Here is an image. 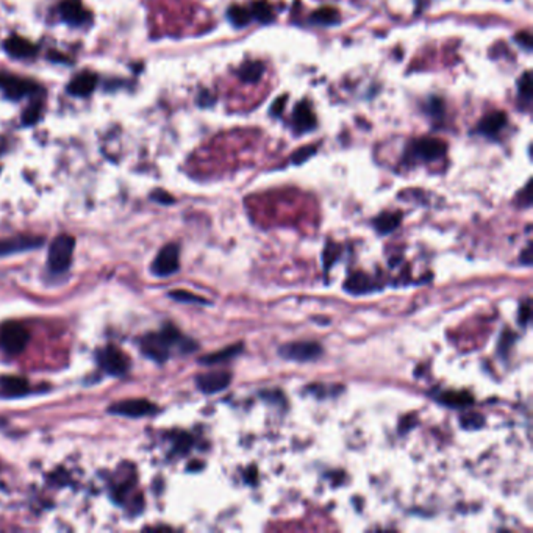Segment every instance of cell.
I'll return each instance as SVG.
<instances>
[{"instance_id": "obj_39", "label": "cell", "mask_w": 533, "mask_h": 533, "mask_svg": "<svg viewBox=\"0 0 533 533\" xmlns=\"http://www.w3.org/2000/svg\"><path fill=\"white\" fill-rule=\"evenodd\" d=\"M532 258H533L532 257V244H529L525 248V250L523 252V254L519 255V261L523 263V265H525V266H530L532 265Z\"/></svg>"}, {"instance_id": "obj_36", "label": "cell", "mask_w": 533, "mask_h": 533, "mask_svg": "<svg viewBox=\"0 0 533 533\" xmlns=\"http://www.w3.org/2000/svg\"><path fill=\"white\" fill-rule=\"evenodd\" d=\"M198 102H199V105H202V106L213 105V104H215V95H213L210 91H202V93L199 94Z\"/></svg>"}, {"instance_id": "obj_21", "label": "cell", "mask_w": 533, "mask_h": 533, "mask_svg": "<svg viewBox=\"0 0 533 533\" xmlns=\"http://www.w3.org/2000/svg\"><path fill=\"white\" fill-rule=\"evenodd\" d=\"M402 213L401 211H385L374 220V228L380 235H390L401 226Z\"/></svg>"}, {"instance_id": "obj_6", "label": "cell", "mask_w": 533, "mask_h": 533, "mask_svg": "<svg viewBox=\"0 0 533 533\" xmlns=\"http://www.w3.org/2000/svg\"><path fill=\"white\" fill-rule=\"evenodd\" d=\"M30 335L27 329L19 322H7L0 330V343L2 347L11 355L21 353L29 343Z\"/></svg>"}, {"instance_id": "obj_22", "label": "cell", "mask_w": 533, "mask_h": 533, "mask_svg": "<svg viewBox=\"0 0 533 533\" xmlns=\"http://www.w3.org/2000/svg\"><path fill=\"white\" fill-rule=\"evenodd\" d=\"M265 69L261 61H246L238 69V77L246 83H257L265 74Z\"/></svg>"}, {"instance_id": "obj_19", "label": "cell", "mask_w": 533, "mask_h": 533, "mask_svg": "<svg viewBox=\"0 0 533 533\" xmlns=\"http://www.w3.org/2000/svg\"><path fill=\"white\" fill-rule=\"evenodd\" d=\"M243 344L238 343V344H232L228 347H224V349L217 351V352H213V353H209V355L202 357L199 363L200 364H205V366H211V364H220V363H226L228 360H233L235 357H238L241 352H243Z\"/></svg>"}, {"instance_id": "obj_11", "label": "cell", "mask_w": 533, "mask_h": 533, "mask_svg": "<svg viewBox=\"0 0 533 533\" xmlns=\"http://www.w3.org/2000/svg\"><path fill=\"white\" fill-rule=\"evenodd\" d=\"M230 381H232V374L227 371H210L205 374L198 375L196 379V385L198 388L204 392V394H216L228 388Z\"/></svg>"}, {"instance_id": "obj_25", "label": "cell", "mask_w": 533, "mask_h": 533, "mask_svg": "<svg viewBox=\"0 0 533 533\" xmlns=\"http://www.w3.org/2000/svg\"><path fill=\"white\" fill-rule=\"evenodd\" d=\"M533 97V85H532V77L530 72H525V74L519 78L518 82V102L519 106L523 108H529V105L532 102Z\"/></svg>"}, {"instance_id": "obj_33", "label": "cell", "mask_w": 533, "mask_h": 533, "mask_svg": "<svg viewBox=\"0 0 533 533\" xmlns=\"http://www.w3.org/2000/svg\"><path fill=\"white\" fill-rule=\"evenodd\" d=\"M518 321L521 325H523V327H525V325L529 324V321H530V300L529 299L524 300L523 305L519 307Z\"/></svg>"}, {"instance_id": "obj_3", "label": "cell", "mask_w": 533, "mask_h": 533, "mask_svg": "<svg viewBox=\"0 0 533 533\" xmlns=\"http://www.w3.org/2000/svg\"><path fill=\"white\" fill-rule=\"evenodd\" d=\"M322 353V346L316 341H296V343H288L279 349V355L283 360L297 363L316 362Z\"/></svg>"}, {"instance_id": "obj_40", "label": "cell", "mask_w": 533, "mask_h": 533, "mask_svg": "<svg viewBox=\"0 0 533 533\" xmlns=\"http://www.w3.org/2000/svg\"><path fill=\"white\" fill-rule=\"evenodd\" d=\"M519 199H521V206H530L532 204V194H530V183H527V187L524 189L523 196L519 194Z\"/></svg>"}, {"instance_id": "obj_10", "label": "cell", "mask_w": 533, "mask_h": 533, "mask_svg": "<svg viewBox=\"0 0 533 533\" xmlns=\"http://www.w3.org/2000/svg\"><path fill=\"white\" fill-rule=\"evenodd\" d=\"M60 14L66 24L82 27L91 22V13L85 8L82 0H61Z\"/></svg>"}, {"instance_id": "obj_30", "label": "cell", "mask_w": 533, "mask_h": 533, "mask_svg": "<svg viewBox=\"0 0 533 533\" xmlns=\"http://www.w3.org/2000/svg\"><path fill=\"white\" fill-rule=\"evenodd\" d=\"M316 154V145H310V147H302L297 150V152L291 156V161L294 163V165H302L305 160L310 158L311 155Z\"/></svg>"}, {"instance_id": "obj_28", "label": "cell", "mask_w": 533, "mask_h": 533, "mask_svg": "<svg viewBox=\"0 0 533 533\" xmlns=\"http://www.w3.org/2000/svg\"><path fill=\"white\" fill-rule=\"evenodd\" d=\"M169 297L174 300L183 302V304H209L204 297H199L189 291H183V289H177V291H171Z\"/></svg>"}, {"instance_id": "obj_32", "label": "cell", "mask_w": 533, "mask_h": 533, "mask_svg": "<svg viewBox=\"0 0 533 533\" xmlns=\"http://www.w3.org/2000/svg\"><path fill=\"white\" fill-rule=\"evenodd\" d=\"M462 425L464 429H479L484 425V418L479 414H468V416L462 418Z\"/></svg>"}, {"instance_id": "obj_34", "label": "cell", "mask_w": 533, "mask_h": 533, "mask_svg": "<svg viewBox=\"0 0 533 533\" xmlns=\"http://www.w3.org/2000/svg\"><path fill=\"white\" fill-rule=\"evenodd\" d=\"M514 41L525 50H532V35L529 32H521L514 36Z\"/></svg>"}, {"instance_id": "obj_20", "label": "cell", "mask_w": 533, "mask_h": 533, "mask_svg": "<svg viewBox=\"0 0 533 533\" xmlns=\"http://www.w3.org/2000/svg\"><path fill=\"white\" fill-rule=\"evenodd\" d=\"M344 289L351 294H366L374 291L372 279L364 272H355L344 282Z\"/></svg>"}, {"instance_id": "obj_1", "label": "cell", "mask_w": 533, "mask_h": 533, "mask_svg": "<svg viewBox=\"0 0 533 533\" xmlns=\"http://www.w3.org/2000/svg\"><path fill=\"white\" fill-rule=\"evenodd\" d=\"M180 351L182 353H191L198 349V343H194L193 340L185 338V336L178 332V329L174 327L172 324H167L163 327L160 332L145 335L141 340V349L143 352L152 360L163 363L169 358L172 349Z\"/></svg>"}, {"instance_id": "obj_38", "label": "cell", "mask_w": 533, "mask_h": 533, "mask_svg": "<svg viewBox=\"0 0 533 533\" xmlns=\"http://www.w3.org/2000/svg\"><path fill=\"white\" fill-rule=\"evenodd\" d=\"M152 199L156 202H160V204H172L174 202L171 196L165 193V191H155V193L152 194Z\"/></svg>"}, {"instance_id": "obj_13", "label": "cell", "mask_w": 533, "mask_h": 533, "mask_svg": "<svg viewBox=\"0 0 533 533\" xmlns=\"http://www.w3.org/2000/svg\"><path fill=\"white\" fill-rule=\"evenodd\" d=\"M3 49L5 52L13 58H32L35 57L38 52L35 44L18 35H11L7 41L3 43Z\"/></svg>"}, {"instance_id": "obj_26", "label": "cell", "mask_w": 533, "mask_h": 533, "mask_svg": "<svg viewBox=\"0 0 533 533\" xmlns=\"http://www.w3.org/2000/svg\"><path fill=\"white\" fill-rule=\"evenodd\" d=\"M249 11L252 14V19H257L258 22H261V24H269V22L274 21L272 7L266 2V0H258V2H254Z\"/></svg>"}, {"instance_id": "obj_8", "label": "cell", "mask_w": 533, "mask_h": 533, "mask_svg": "<svg viewBox=\"0 0 533 533\" xmlns=\"http://www.w3.org/2000/svg\"><path fill=\"white\" fill-rule=\"evenodd\" d=\"M99 363L105 372L113 375H122L127 372L130 362L128 357L116 346H106L104 351L99 352Z\"/></svg>"}, {"instance_id": "obj_35", "label": "cell", "mask_w": 533, "mask_h": 533, "mask_svg": "<svg viewBox=\"0 0 533 533\" xmlns=\"http://www.w3.org/2000/svg\"><path fill=\"white\" fill-rule=\"evenodd\" d=\"M191 447V438L188 435H180L176 441V449L180 453H185Z\"/></svg>"}, {"instance_id": "obj_23", "label": "cell", "mask_w": 533, "mask_h": 533, "mask_svg": "<svg viewBox=\"0 0 533 533\" xmlns=\"http://www.w3.org/2000/svg\"><path fill=\"white\" fill-rule=\"evenodd\" d=\"M227 18L233 27L243 29V27L250 24L252 14L248 8L241 7V5H232V7L227 10Z\"/></svg>"}, {"instance_id": "obj_5", "label": "cell", "mask_w": 533, "mask_h": 533, "mask_svg": "<svg viewBox=\"0 0 533 533\" xmlns=\"http://www.w3.org/2000/svg\"><path fill=\"white\" fill-rule=\"evenodd\" d=\"M447 152V144L438 138H423L410 144L407 155L423 161L440 160Z\"/></svg>"}, {"instance_id": "obj_12", "label": "cell", "mask_w": 533, "mask_h": 533, "mask_svg": "<svg viewBox=\"0 0 533 533\" xmlns=\"http://www.w3.org/2000/svg\"><path fill=\"white\" fill-rule=\"evenodd\" d=\"M43 241H44L43 238H36V237H18L11 239H0V257L36 249L43 244Z\"/></svg>"}, {"instance_id": "obj_14", "label": "cell", "mask_w": 533, "mask_h": 533, "mask_svg": "<svg viewBox=\"0 0 533 533\" xmlns=\"http://www.w3.org/2000/svg\"><path fill=\"white\" fill-rule=\"evenodd\" d=\"M95 86H97V75L85 71L72 78L67 85V93L77 95V97H86L94 91Z\"/></svg>"}, {"instance_id": "obj_18", "label": "cell", "mask_w": 533, "mask_h": 533, "mask_svg": "<svg viewBox=\"0 0 533 533\" xmlns=\"http://www.w3.org/2000/svg\"><path fill=\"white\" fill-rule=\"evenodd\" d=\"M436 401L449 408H464L473 405L474 397L464 391H445L436 396Z\"/></svg>"}, {"instance_id": "obj_29", "label": "cell", "mask_w": 533, "mask_h": 533, "mask_svg": "<svg viewBox=\"0 0 533 533\" xmlns=\"http://www.w3.org/2000/svg\"><path fill=\"white\" fill-rule=\"evenodd\" d=\"M514 340H516V336L513 335V332H510V330H504L501 341H499V353H501L502 357L507 355V352L512 349Z\"/></svg>"}, {"instance_id": "obj_27", "label": "cell", "mask_w": 533, "mask_h": 533, "mask_svg": "<svg viewBox=\"0 0 533 533\" xmlns=\"http://www.w3.org/2000/svg\"><path fill=\"white\" fill-rule=\"evenodd\" d=\"M41 100H33V102L30 104L29 108H27L24 111V115H22V124L24 126H33L36 124V122L39 121V117H41Z\"/></svg>"}, {"instance_id": "obj_31", "label": "cell", "mask_w": 533, "mask_h": 533, "mask_svg": "<svg viewBox=\"0 0 533 533\" xmlns=\"http://www.w3.org/2000/svg\"><path fill=\"white\" fill-rule=\"evenodd\" d=\"M425 110H427V113L430 116L438 117V116H442V111H445V104H442V100L440 97H431L429 100L427 106H425Z\"/></svg>"}, {"instance_id": "obj_37", "label": "cell", "mask_w": 533, "mask_h": 533, "mask_svg": "<svg viewBox=\"0 0 533 533\" xmlns=\"http://www.w3.org/2000/svg\"><path fill=\"white\" fill-rule=\"evenodd\" d=\"M285 104H286V95H285V97H279V99L276 100V102H274V105H272L271 115H272V116H276V117H279L280 115H282V111H283V108H285Z\"/></svg>"}, {"instance_id": "obj_17", "label": "cell", "mask_w": 533, "mask_h": 533, "mask_svg": "<svg viewBox=\"0 0 533 533\" xmlns=\"http://www.w3.org/2000/svg\"><path fill=\"white\" fill-rule=\"evenodd\" d=\"M29 391V381L18 375H5L0 379V392L7 397L24 396Z\"/></svg>"}, {"instance_id": "obj_24", "label": "cell", "mask_w": 533, "mask_h": 533, "mask_svg": "<svg viewBox=\"0 0 533 533\" xmlns=\"http://www.w3.org/2000/svg\"><path fill=\"white\" fill-rule=\"evenodd\" d=\"M310 22L311 24H316V25H321V27L335 25L340 22V13L335 8L324 7L321 10L314 11V13L311 14V18H310Z\"/></svg>"}, {"instance_id": "obj_7", "label": "cell", "mask_w": 533, "mask_h": 533, "mask_svg": "<svg viewBox=\"0 0 533 533\" xmlns=\"http://www.w3.org/2000/svg\"><path fill=\"white\" fill-rule=\"evenodd\" d=\"M180 268V249L177 244L163 248L152 263V272L156 277H167L176 274Z\"/></svg>"}, {"instance_id": "obj_2", "label": "cell", "mask_w": 533, "mask_h": 533, "mask_svg": "<svg viewBox=\"0 0 533 533\" xmlns=\"http://www.w3.org/2000/svg\"><path fill=\"white\" fill-rule=\"evenodd\" d=\"M75 249V239L71 235H60L49 248L47 266L55 274H63L69 269Z\"/></svg>"}, {"instance_id": "obj_15", "label": "cell", "mask_w": 533, "mask_h": 533, "mask_svg": "<svg viewBox=\"0 0 533 533\" xmlns=\"http://www.w3.org/2000/svg\"><path fill=\"white\" fill-rule=\"evenodd\" d=\"M507 126V116L502 111H493V113L486 115L484 119L477 126V132L485 134L488 138H495L496 134L504 130V127Z\"/></svg>"}, {"instance_id": "obj_9", "label": "cell", "mask_w": 533, "mask_h": 533, "mask_svg": "<svg viewBox=\"0 0 533 533\" xmlns=\"http://www.w3.org/2000/svg\"><path fill=\"white\" fill-rule=\"evenodd\" d=\"M108 412L127 418H143L147 416V414L155 413L156 407L145 399H128L113 403V405L108 408Z\"/></svg>"}, {"instance_id": "obj_4", "label": "cell", "mask_w": 533, "mask_h": 533, "mask_svg": "<svg viewBox=\"0 0 533 533\" xmlns=\"http://www.w3.org/2000/svg\"><path fill=\"white\" fill-rule=\"evenodd\" d=\"M0 91L11 100L32 97L41 93V86L29 78H21L11 74H0Z\"/></svg>"}, {"instance_id": "obj_16", "label": "cell", "mask_w": 533, "mask_h": 533, "mask_svg": "<svg viewBox=\"0 0 533 533\" xmlns=\"http://www.w3.org/2000/svg\"><path fill=\"white\" fill-rule=\"evenodd\" d=\"M293 122L296 130L299 133L313 130V128L316 127V116H314L310 104L300 102L296 106L293 113Z\"/></svg>"}]
</instances>
